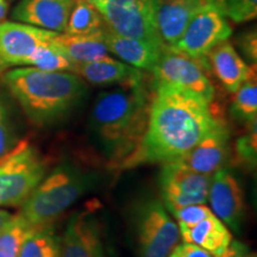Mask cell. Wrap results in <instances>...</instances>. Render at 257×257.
<instances>
[{"label":"cell","instance_id":"obj_8","mask_svg":"<svg viewBox=\"0 0 257 257\" xmlns=\"http://www.w3.org/2000/svg\"><path fill=\"white\" fill-rule=\"evenodd\" d=\"M208 70L207 60H197L175 48L165 47L152 73L154 82L168 83L188 89L212 105L216 89Z\"/></svg>","mask_w":257,"mask_h":257},{"label":"cell","instance_id":"obj_34","mask_svg":"<svg viewBox=\"0 0 257 257\" xmlns=\"http://www.w3.org/2000/svg\"><path fill=\"white\" fill-rule=\"evenodd\" d=\"M12 218H14V214L10 213V212H8L6 210L0 208V232L8 226V224L11 221Z\"/></svg>","mask_w":257,"mask_h":257},{"label":"cell","instance_id":"obj_21","mask_svg":"<svg viewBox=\"0 0 257 257\" xmlns=\"http://www.w3.org/2000/svg\"><path fill=\"white\" fill-rule=\"evenodd\" d=\"M54 41L75 64L92 62L108 56L102 30L91 35H70L61 32L54 37Z\"/></svg>","mask_w":257,"mask_h":257},{"label":"cell","instance_id":"obj_4","mask_svg":"<svg viewBox=\"0 0 257 257\" xmlns=\"http://www.w3.org/2000/svg\"><path fill=\"white\" fill-rule=\"evenodd\" d=\"M92 185L91 174L74 165H61L34 189L21 206L19 214L34 226H49Z\"/></svg>","mask_w":257,"mask_h":257},{"label":"cell","instance_id":"obj_18","mask_svg":"<svg viewBox=\"0 0 257 257\" xmlns=\"http://www.w3.org/2000/svg\"><path fill=\"white\" fill-rule=\"evenodd\" d=\"M74 73L95 86H130L144 80V74L140 69L110 56L76 64Z\"/></svg>","mask_w":257,"mask_h":257},{"label":"cell","instance_id":"obj_22","mask_svg":"<svg viewBox=\"0 0 257 257\" xmlns=\"http://www.w3.org/2000/svg\"><path fill=\"white\" fill-rule=\"evenodd\" d=\"M104 25V18L94 5L86 0H75L64 32L70 35H91L102 30Z\"/></svg>","mask_w":257,"mask_h":257},{"label":"cell","instance_id":"obj_17","mask_svg":"<svg viewBox=\"0 0 257 257\" xmlns=\"http://www.w3.org/2000/svg\"><path fill=\"white\" fill-rule=\"evenodd\" d=\"M206 60L210 70L230 93L236 92L255 73V66L249 67L229 40L217 44L208 53Z\"/></svg>","mask_w":257,"mask_h":257},{"label":"cell","instance_id":"obj_27","mask_svg":"<svg viewBox=\"0 0 257 257\" xmlns=\"http://www.w3.org/2000/svg\"><path fill=\"white\" fill-rule=\"evenodd\" d=\"M224 14L233 23L252 21L257 15V0H219Z\"/></svg>","mask_w":257,"mask_h":257},{"label":"cell","instance_id":"obj_14","mask_svg":"<svg viewBox=\"0 0 257 257\" xmlns=\"http://www.w3.org/2000/svg\"><path fill=\"white\" fill-rule=\"evenodd\" d=\"M230 154V131L221 121L200 142L174 161L201 174L212 175L224 168Z\"/></svg>","mask_w":257,"mask_h":257},{"label":"cell","instance_id":"obj_9","mask_svg":"<svg viewBox=\"0 0 257 257\" xmlns=\"http://www.w3.org/2000/svg\"><path fill=\"white\" fill-rule=\"evenodd\" d=\"M231 34L232 27L219 0H216L195 14L173 48L197 60L206 61L208 53L220 42L229 40Z\"/></svg>","mask_w":257,"mask_h":257},{"label":"cell","instance_id":"obj_7","mask_svg":"<svg viewBox=\"0 0 257 257\" xmlns=\"http://www.w3.org/2000/svg\"><path fill=\"white\" fill-rule=\"evenodd\" d=\"M111 31L166 47L155 23V0H102L94 5Z\"/></svg>","mask_w":257,"mask_h":257},{"label":"cell","instance_id":"obj_32","mask_svg":"<svg viewBox=\"0 0 257 257\" xmlns=\"http://www.w3.org/2000/svg\"><path fill=\"white\" fill-rule=\"evenodd\" d=\"M168 257H213L210 252L204 250L195 244L184 242L182 244H178Z\"/></svg>","mask_w":257,"mask_h":257},{"label":"cell","instance_id":"obj_31","mask_svg":"<svg viewBox=\"0 0 257 257\" xmlns=\"http://www.w3.org/2000/svg\"><path fill=\"white\" fill-rule=\"evenodd\" d=\"M238 47L250 63L256 64L257 61V36L256 30H250L242 34L238 38Z\"/></svg>","mask_w":257,"mask_h":257},{"label":"cell","instance_id":"obj_19","mask_svg":"<svg viewBox=\"0 0 257 257\" xmlns=\"http://www.w3.org/2000/svg\"><path fill=\"white\" fill-rule=\"evenodd\" d=\"M104 41L107 50L114 54L125 63L137 69L153 72L165 47L156 46L142 40L133 37H125L111 31L106 25L102 29Z\"/></svg>","mask_w":257,"mask_h":257},{"label":"cell","instance_id":"obj_38","mask_svg":"<svg viewBox=\"0 0 257 257\" xmlns=\"http://www.w3.org/2000/svg\"><path fill=\"white\" fill-rule=\"evenodd\" d=\"M8 2H14V0H8Z\"/></svg>","mask_w":257,"mask_h":257},{"label":"cell","instance_id":"obj_15","mask_svg":"<svg viewBox=\"0 0 257 257\" xmlns=\"http://www.w3.org/2000/svg\"><path fill=\"white\" fill-rule=\"evenodd\" d=\"M75 0H21L11 12L15 22L54 32L66 31Z\"/></svg>","mask_w":257,"mask_h":257},{"label":"cell","instance_id":"obj_23","mask_svg":"<svg viewBox=\"0 0 257 257\" xmlns=\"http://www.w3.org/2000/svg\"><path fill=\"white\" fill-rule=\"evenodd\" d=\"M38 229L42 227L34 226L22 214H14L8 226L0 232V257H18L25 239Z\"/></svg>","mask_w":257,"mask_h":257},{"label":"cell","instance_id":"obj_35","mask_svg":"<svg viewBox=\"0 0 257 257\" xmlns=\"http://www.w3.org/2000/svg\"><path fill=\"white\" fill-rule=\"evenodd\" d=\"M8 12H9V2L8 0H0V23H2V22H5Z\"/></svg>","mask_w":257,"mask_h":257},{"label":"cell","instance_id":"obj_30","mask_svg":"<svg viewBox=\"0 0 257 257\" xmlns=\"http://www.w3.org/2000/svg\"><path fill=\"white\" fill-rule=\"evenodd\" d=\"M175 219L179 221V225H192L198 223L205 218L213 216V212L204 204L188 205V206L179 207L170 211Z\"/></svg>","mask_w":257,"mask_h":257},{"label":"cell","instance_id":"obj_11","mask_svg":"<svg viewBox=\"0 0 257 257\" xmlns=\"http://www.w3.org/2000/svg\"><path fill=\"white\" fill-rule=\"evenodd\" d=\"M59 32L44 30L19 22L0 23V76L6 70L28 66L35 50Z\"/></svg>","mask_w":257,"mask_h":257},{"label":"cell","instance_id":"obj_2","mask_svg":"<svg viewBox=\"0 0 257 257\" xmlns=\"http://www.w3.org/2000/svg\"><path fill=\"white\" fill-rule=\"evenodd\" d=\"M152 96L144 80L96 96L91 113V127L113 167L124 168L142 143Z\"/></svg>","mask_w":257,"mask_h":257},{"label":"cell","instance_id":"obj_26","mask_svg":"<svg viewBox=\"0 0 257 257\" xmlns=\"http://www.w3.org/2000/svg\"><path fill=\"white\" fill-rule=\"evenodd\" d=\"M231 115L240 123L250 124L257 118V85L256 75L252 74L240 87L233 92Z\"/></svg>","mask_w":257,"mask_h":257},{"label":"cell","instance_id":"obj_1","mask_svg":"<svg viewBox=\"0 0 257 257\" xmlns=\"http://www.w3.org/2000/svg\"><path fill=\"white\" fill-rule=\"evenodd\" d=\"M221 121L212 105L195 93L154 82L146 135L124 168L179 159Z\"/></svg>","mask_w":257,"mask_h":257},{"label":"cell","instance_id":"obj_12","mask_svg":"<svg viewBox=\"0 0 257 257\" xmlns=\"http://www.w3.org/2000/svg\"><path fill=\"white\" fill-rule=\"evenodd\" d=\"M60 238V257H105L100 221L91 210L74 214Z\"/></svg>","mask_w":257,"mask_h":257},{"label":"cell","instance_id":"obj_5","mask_svg":"<svg viewBox=\"0 0 257 257\" xmlns=\"http://www.w3.org/2000/svg\"><path fill=\"white\" fill-rule=\"evenodd\" d=\"M48 163L28 140L0 160V207H18L46 178Z\"/></svg>","mask_w":257,"mask_h":257},{"label":"cell","instance_id":"obj_37","mask_svg":"<svg viewBox=\"0 0 257 257\" xmlns=\"http://www.w3.org/2000/svg\"><path fill=\"white\" fill-rule=\"evenodd\" d=\"M246 257H257V255H256V252H249V255Z\"/></svg>","mask_w":257,"mask_h":257},{"label":"cell","instance_id":"obj_16","mask_svg":"<svg viewBox=\"0 0 257 257\" xmlns=\"http://www.w3.org/2000/svg\"><path fill=\"white\" fill-rule=\"evenodd\" d=\"M213 2L216 0H155V23L162 43L175 47L189 21Z\"/></svg>","mask_w":257,"mask_h":257},{"label":"cell","instance_id":"obj_3","mask_svg":"<svg viewBox=\"0 0 257 257\" xmlns=\"http://www.w3.org/2000/svg\"><path fill=\"white\" fill-rule=\"evenodd\" d=\"M2 81L27 117L38 126L59 123L87 94L83 80L70 72H47L25 66L6 70Z\"/></svg>","mask_w":257,"mask_h":257},{"label":"cell","instance_id":"obj_6","mask_svg":"<svg viewBox=\"0 0 257 257\" xmlns=\"http://www.w3.org/2000/svg\"><path fill=\"white\" fill-rule=\"evenodd\" d=\"M133 226L137 257H168L178 245L180 231L156 199H147L135 208Z\"/></svg>","mask_w":257,"mask_h":257},{"label":"cell","instance_id":"obj_36","mask_svg":"<svg viewBox=\"0 0 257 257\" xmlns=\"http://www.w3.org/2000/svg\"><path fill=\"white\" fill-rule=\"evenodd\" d=\"M86 2H88V3H91V4L95 5V4H98V3L102 2V0H86Z\"/></svg>","mask_w":257,"mask_h":257},{"label":"cell","instance_id":"obj_10","mask_svg":"<svg viewBox=\"0 0 257 257\" xmlns=\"http://www.w3.org/2000/svg\"><path fill=\"white\" fill-rule=\"evenodd\" d=\"M211 178L212 175L201 174L176 161L163 163L159 182L166 208L173 211L188 205L205 204Z\"/></svg>","mask_w":257,"mask_h":257},{"label":"cell","instance_id":"obj_20","mask_svg":"<svg viewBox=\"0 0 257 257\" xmlns=\"http://www.w3.org/2000/svg\"><path fill=\"white\" fill-rule=\"evenodd\" d=\"M179 231L184 242L200 246L213 257L219 256L232 240L226 225L214 214L195 224L179 225Z\"/></svg>","mask_w":257,"mask_h":257},{"label":"cell","instance_id":"obj_29","mask_svg":"<svg viewBox=\"0 0 257 257\" xmlns=\"http://www.w3.org/2000/svg\"><path fill=\"white\" fill-rule=\"evenodd\" d=\"M16 144H17V140H16L8 106L0 96V160L4 159L14 149Z\"/></svg>","mask_w":257,"mask_h":257},{"label":"cell","instance_id":"obj_24","mask_svg":"<svg viewBox=\"0 0 257 257\" xmlns=\"http://www.w3.org/2000/svg\"><path fill=\"white\" fill-rule=\"evenodd\" d=\"M28 66L47 72L74 73L76 64L57 46L54 38L38 47L29 60Z\"/></svg>","mask_w":257,"mask_h":257},{"label":"cell","instance_id":"obj_13","mask_svg":"<svg viewBox=\"0 0 257 257\" xmlns=\"http://www.w3.org/2000/svg\"><path fill=\"white\" fill-rule=\"evenodd\" d=\"M207 200L214 216L239 232L244 218V195L238 180L229 169L221 168L212 174Z\"/></svg>","mask_w":257,"mask_h":257},{"label":"cell","instance_id":"obj_33","mask_svg":"<svg viewBox=\"0 0 257 257\" xmlns=\"http://www.w3.org/2000/svg\"><path fill=\"white\" fill-rule=\"evenodd\" d=\"M249 248L239 240H231L226 249L218 257H246L249 255Z\"/></svg>","mask_w":257,"mask_h":257},{"label":"cell","instance_id":"obj_25","mask_svg":"<svg viewBox=\"0 0 257 257\" xmlns=\"http://www.w3.org/2000/svg\"><path fill=\"white\" fill-rule=\"evenodd\" d=\"M60 243L53 225L42 227L25 239L18 257H60Z\"/></svg>","mask_w":257,"mask_h":257},{"label":"cell","instance_id":"obj_28","mask_svg":"<svg viewBox=\"0 0 257 257\" xmlns=\"http://www.w3.org/2000/svg\"><path fill=\"white\" fill-rule=\"evenodd\" d=\"M248 134L238 138L236 143V154L239 161L244 165H248L252 168L256 167V152H257V134H256V121L250 123Z\"/></svg>","mask_w":257,"mask_h":257}]
</instances>
